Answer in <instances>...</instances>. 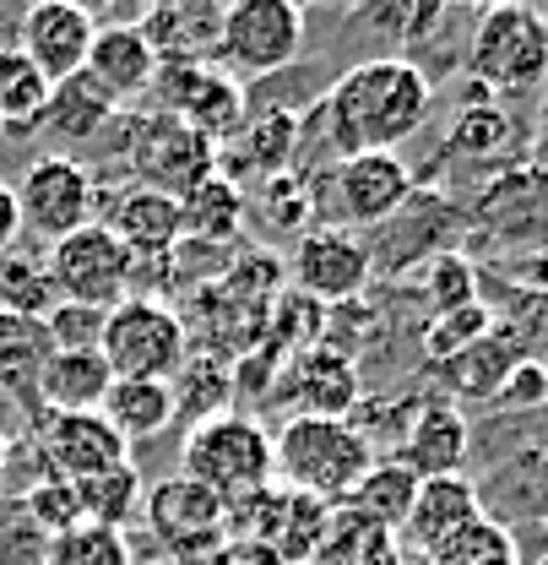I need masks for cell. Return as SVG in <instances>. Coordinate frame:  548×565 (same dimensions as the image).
<instances>
[{
    "instance_id": "cell-52",
    "label": "cell",
    "mask_w": 548,
    "mask_h": 565,
    "mask_svg": "<svg viewBox=\"0 0 548 565\" xmlns=\"http://www.w3.org/2000/svg\"><path fill=\"white\" fill-rule=\"evenodd\" d=\"M533 565H548V555H538V561H533Z\"/></svg>"
},
{
    "instance_id": "cell-35",
    "label": "cell",
    "mask_w": 548,
    "mask_h": 565,
    "mask_svg": "<svg viewBox=\"0 0 548 565\" xmlns=\"http://www.w3.org/2000/svg\"><path fill=\"white\" fill-rule=\"evenodd\" d=\"M391 561H397V539L386 527L353 516L347 505H332V522H326L315 565H391Z\"/></svg>"
},
{
    "instance_id": "cell-1",
    "label": "cell",
    "mask_w": 548,
    "mask_h": 565,
    "mask_svg": "<svg viewBox=\"0 0 548 565\" xmlns=\"http://www.w3.org/2000/svg\"><path fill=\"white\" fill-rule=\"evenodd\" d=\"M434 109V82L408 55H375L347 66L326 98L315 104V120L326 126V141L337 158L358 152H397L402 141L423 131Z\"/></svg>"
},
{
    "instance_id": "cell-43",
    "label": "cell",
    "mask_w": 548,
    "mask_h": 565,
    "mask_svg": "<svg viewBox=\"0 0 548 565\" xmlns=\"http://www.w3.org/2000/svg\"><path fill=\"white\" fill-rule=\"evenodd\" d=\"M527 359H544L548 364V294H533V288H511V299H505V310L494 316Z\"/></svg>"
},
{
    "instance_id": "cell-4",
    "label": "cell",
    "mask_w": 548,
    "mask_h": 565,
    "mask_svg": "<svg viewBox=\"0 0 548 565\" xmlns=\"http://www.w3.org/2000/svg\"><path fill=\"white\" fill-rule=\"evenodd\" d=\"M98 353L115 381H174L180 364L191 359V332L174 305L131 294L104 316Z\"/></svg>"
},
{
    "instance_id": "cell-11",
    "label": "cell",
    "mask_w": 548,
    "mask_h": 565,
    "mask_svg": "<svg viewBox=\"0 0 548 565\" xmlns=\"http://www.w3.org/2000/svg\"><path fill=\"white\" fill-rule=\"evenodd\" d=\"M152 109L185 120L191 131H202L217 152L245 131V87L223 66H163L152 82Z\"/></svg>"
},
{
    "instance_id": "cell-20",
    "label": "cell",
    "mask_w": 548,
    "mask_h": 565,
    "mask_svg": "<svg viewBox=\"0 0 548 565\" xmlns=\"http://www.w3.org/2000/svg\"><path fill=\"white\" fill-rule=\"evenodd\" d=\"M468 446H473V429L462 419V408H451L445 397H423V408L412 414L408 435L391 457L412 479H445V473H462Z\"/></svg>"
},
{
    "instance_id": "cell-53",
    "label": "cell",
    "mask_w": 548,
    "mask_h": 565,
    "mask_svg": "<svg viewBox=\"0 0 548 565\" xmlns=\"http://www.w3.org/2000/svg\"><path fill=\"white\" fill-rule=\"evenodd\" d=\"M544 419H548V403H544Z\"/></svg>"
},
{
    "instance_id": "cell-46",
    "label": "cell",
    "mask_w": 548,
    "mask_h": 565,
    "mask_svg": "<svg viewBox=\"0 0 548 565\" xmlns=\"http://www.w3.org/2000/svg\"><path fill=\"white\" fill-rule=\"evenodd\" d=\"M50 327V343L55 349H98V332H104V310H87V305H55L44 316Z\"/></svg>"
},
{
    "instance_id": "cell-44",
    "label": "cell",
    "mask_w": 548,
    "mask_h": 565,
    "mask_svg": "<svg viewBox=\"0 0 548 565\" xmlns=\"http://www.w3.org/2000/svg\"><path fill=\"white\" fill-rule=\"evenodd\" d=\"M364 28H375V33H391L397 44H423L440 22H445V6H369L364 17H358Z\"/></svg>"
},
{
    "instance_id": "cell-51",
    "label": "cell",
    "mask_w": 548,
    "mask_h": 565,
    "mask_svg": "<svg viewBox=\"0 0 548 565\" xmlns=\"http://www.w3.org/2000/svg\"><path fill=\"white\" fill-rule=\"evenodd\" d=\"M391 565H434V561H429V555H412V550H402V544H397V561H391Z\"/></svg>"
},
{
    "instance_id": "cell-6",
    "label": "cell",
    "mask_w": 548,
    "mask_h": 565,
    "mask_svg": "<svg viewBox=\"0 0 548 565\" xmlns=\"http://www.w3.org/2000/svg\"><path fill=\"white\" fill-rule=\"evenodd\" d=\"M418 191V174L397 152H358V158H337L326 169V202H321V228H380L408 207Z\"/></svg>"
},
{
    "instance_id": "cell-50",
    "label": "cell",
    "mask_w": 548,
    "mask_h": 565,
    "mask_svg": "<svg viewBox=\"0 0 548 565\" xmlns=\"http://www.w3.org/2000/svg\"><path fill=\"white\" fill-rule=\"evenodd\" d=\"M6 479H11V435L0 429V484H6Z\"/></svg>"
},
{
    "instance_id": "cell-42",
    "label": "cell",
    "mask_w": 548,
    "mask_h": 565,
    "mask_svg": "<svg viewBox=\"0 0 548 565\" xmlns=\"http://www.w3.org/2000/svg\"><path fill=\"white\" fill-rule=\"evenodd\" d=\"M494 327V310L488 305H462V310H445V316H434L429 327H423V359L429 364H440V359H451V353L473 349L483 332Z\"/></svg>"
},
{
    "instance_id": "cell-19",
    "label": "cell",
    "mask_w": 548,
    "mask_h": 565,
    "mask_svg": "<svg viewBox=\"0 0 548 565\" xmlns=\"http://www.w3.org/2000/svg\"><path fill=\"white\" fill-rule=\"evenodd\" d=\"M483 516V490L468 473H445V479H418L412 511L397 533V544L412 555H434L445 539H456L468 522Z\"/></svg>"
},
{
    "instance_id": "cell-5",
    "label": "cell",
    "mask_w": 548,
    "mask_h": 565,
    "mask_svg": "<svg viewBox=\"0 0 548 565\" xmlns=\"http://www.w3.org/2000/svg\"><path fill=\"white\" fill-rule=\"evenodd\" d=\"M468 71L488 93H533L548 82V17L538 6H488L468 39Z\"/></svg>"
},
{
    "instance_id": "cell-45",
    "label": "cell",
    "mask_w": 548,
    "mask_h": 565,
    "mask_svg": "<svg viewBox=\"0 0 548 565\" xmlns=\"http://www.w3.org/2000/svg\"><path fill=\"white\" fill-rule=\"evenodd\" d=\"M499 408H511V414H544L548 403V364L544 359H522L511 375H505V386H499V397H494Z\"/></svg>"
},
{
    "instance_id": "cell-36",
    "label": "cell",
    "mask_w": 548,
    "mask_h": 565,
    "mask_svg": "<svg viewBox=\"0 0 548 565\" xmlns=\"http://www.w3.org/2000/svg\"><path fill=\"white\" fill-rule=\"evenodd\" d=\"M429 561L434 565H522V555H516V533L483 511L479 522H468L456 539H445Z\"/></svg>"
},
{
    "instance_id": "cell-16",
    "label": "cell",
    "mask_w": 548,
    "mask_h": 565,
    "mask_svg": "<svg viewBox=\"0 0 548 565\" xmlns=\"http://www.w3.org/2000/svg\"><path fill=\"white\" fill-rule=\"evenodd\" d=\"M282 397L293 403V414H310V419H353V408L364 403V375L343 349L315 343L293 353L282 375Z\"/></svg>"
},
{
    "instance_id": "cell-15",
    "label": "cell",
    "mask_w": 548,
    "mask_h": 565,
    "mask_svg": "<svg viewBox=\"0 0 548 565\" xmlns=\"http://www.w3.org/2000/svg\"><path fill=\"white\" fill-rule=\"evenodd\" d=\"M93 33H98V17L71 6V0H39L22 11L17 22V50L44 71L50 82H66L87 66V50H93Z\"/></svg>"
},
{
    "instance_id": "cell-22",
    "label": "cell",
    "mask_w": 548,
    "mask_h": 565,
    "mask_svg": "<svg viewBox=\"0 0 548 565\" xmlns=\"http://www.w3.org/2000/svg\"><path fill=\"white\" fill-rule=\"evenodd\" d=\"M87 76L115 98V104H137L152 93L158 82V55L147 50V39L137 33V22H109L93 33V50H87Z\"/></svg>"
},
{
    "instance_id": "cell-24",
    "label": "cell",
    "mask_w": 548,
    "mask_h": 565,
    "mask_svg": "<svg viewBox=\"0 0 548 565\" xmlns=\"http://www.w3.org/2000/svg\"><path fill=\"white\" fill-rule=\"evenodd\" d=\"M115 386L98 349H55L39 375V414H98L104 392Z\"/></svg>"
},
{
    "instance_id": "cell-28",
    "label": "cell",
    "mask_w": 548,
    "mask_h": 565,
    "mask_svg": "<svg viewBox=\"0 0 548 565\" xmlns=\"http://www.w3.org/2000/svg\"><path fill=\"white\" fill-rule=\"evenodd\" d=\"M50 327L44 321H28V316H6L0 310V397H22L33 414H39V375L50 364Z\"/></svg>"
},
{
    "instance_id": "cell-54",
    "label": "cell",
    "mask_w": 548,
    "mask_h": 565,
    "mask_svg": "<svg viewBox=\"0 0 548 565\" xmlns=\"http://www.w3.org/2000/svg\"><path fill=\"white\" fill-rule=\"evenodd\" d=\"M0 403H6V397H0Z\"/></svg>"
},
{
    "instance_id": "cell-27",
    "label": "cell",
    "mask_w": 548,
    "mask_h": 565,
    "mask_svg": "<svg viewBox=\"0 0 548 565\" xmlns=\"http://www.w3.org/2000/svg\"><path fill=\"white\" fill-rule=\"evenodd\" d=\"M245 191H239V180L234 174H223V169H212L202 174L185 196H180V228H185V239H202V245H228L239 228H245Z\"/></svg>"
},
{
    "instance_id": "cell-17",
    "label": "cell",
    "mask_w": 548,
    "mask_h": 565,
    "mask_svg": "<svg viewBox=\"0 0 548 565\" xmlns=\"http://www.w3.org/2000/svg\"><path fill=\"white\" fill-rule=\"evenodd\" d=\"M473 223L505 245H548V163L499 174L473 207Z\"/></svg>"
},
{
    "instance_id": "cell-49",
    "label": "cell",
    "mask_w": 548,
    "mask_h": 565,
    "mask_svg": "<svg viewBox=\"0 0 548 565\" xmlns=\"http://www.w3.org/2000/svg\"><path fill=\"white\" fill-rule=\"evenodd\" d=\"M228 565H282L267 544H228Z\"/></svg>"
},
{
    "instance_id": "cell-47",
    "label": "cell",
    "mask_w": 548,
    "mask_h": 565,
    "mask_svg": "<svg viewBox=\"0 0 548 565\" xmlns=\"http://www.w3.org/2000/svg\"><path fill=\"white\" fill-rule=\"evenodd\" d=\"M516 288L548 294V245H538L533 256H522V262H516Z\"/></svg>"
},
{
    "instance_id": "cell-14",
    "label": "cell",
    "mask_w": 548,
    "mask_h": 565,
    "mask_svg": "<svg viewBox=\"0 0 548 565\" xmlns=\"http://www.w3.org/2000/svg\"><path fill=\"white\" fill-rule=\"evenodd\" d=\"M137 33L163 66H217L223 6L217 0H158L137 17Z\"/></svg>"
},
{
    "instance_id": "cell-41",
    "label": "cell",
    "mask_w": 548,
    "mask_h": 565,
    "mask_svg": "<svg viewBox=\"0 0 548 565\" xmlns=\"http://www.w3.org/2000/svg\"><path fill=\"white\" fill-rule=\"evenodd\" d=\"M315 196H310V174H277L267 180V191H261V223L277 228V234H310L315 223Z\"/></svg>"
},
{
    "instance_id": "cell-7",
    "label": "cell",
    "mask_w": 548,
    "mask_h": 565,
    "mask_svg": "<svg viewBox=\"0 0 548 565\" xmlns=\"http://www.w3.org/2000/svg\"><path fill=\"white\" fill-rule=\"evenodd\" d=\"M17 196V217H22V234H33L44 250L61 245L66 234L98 223V185L93 174L71 158V152H44L22 169V180L11 185Z\"/></svg>"
},
{
    "instance_id": "cell-10",
    "label": "cell",
    "mask_w": 548,
    "mask_h": 565,
    "mask_svg": "<svg viewBox=\"0 0 548 565\" xmlns=\"http://www.w3.org/2000/svg\"><path fill=\"white\" fill-rule=\"evenodd\" d=\"M126 163L137 174V185H152V191H169V196H185L202 174L217 169V147L191 131L185 120L163 115V109H147L131 120L126 131Z\"/></svg>"
},
{
    "instance_id": "cell-40",
    "label": "cell",
    "mask_w": 548,
    "mask_h": 565,
    "mask_svg": "<svg viewBox=\"0 0 548 565\" xmlns=\"http://www.w3.org/2000/svg\"><path fill=\"white\" fill-rule=\"evenodd\" d=\"M511 147V120L505 109L494 104H468L456 120H451V137H445V158H494Z\"/></svg>"
},
{
    "instance_id": "cell-23",
    "label": "cell",
    "mask_w": 548,
    "mask_h": 565,
    "mask_svg": "<svg viewBox=\"0 0 548 565\" xmlns=\"http://www.w3.org/2000/svg\"><path fill=\"white\" fill-rule=\"evenodd\" d=\"M109 234H115L137 262L141 256H169V250L185 239V228H180V196L152 191V185L120 191L115 207H109Z\"/></svg>"
},
{
    "instance_id": "cell-25",
    "label": "cell",
    "mask_w": 548,
    "mask_h": 565,
    "mask_svg": "<svg viewBox=\"0 0 548 565\" xmlns=\"http://www.w3.org/2000/svg\"><path fill=\"white\" fill-rule=\"evenodd\" d=\"M115 120H120V104H115L87 71H76V76L50 87V104H44L39 131H50L55 141L76 147V141H98Z\"/></svg>"
},
{
    "instance_id": "cell-26",
    "label": "cell",
    "mask_w": 548,
    "mask_h": 565,
    "mask_svg": "<svg viewBox=\"0 0 548 565\" xmlns=\"http://www.w3.org/2000/svg\"><path fill=\"white\" fill-rule=\"evenodd\" d=\"M299 141H304V120L293 109H267L256 120H245V131L234 137V152H217V169H256L261 180H277L293 169L299 158Z\"/></svg>"
},
{
    "instance_id": "cell-29",
    "label": "cell",
    "mask_w": 548,
    "mask_h": 565,
    "mask_svg": "<svg viewBox=\"0 0 548 565\" xmlns=\"http://www.w3.org/2000/svg\"><path fill=\"white\" fill-rule=\"evenodd\" d=\"M98 414L115 424V435H120L126 446H137V440L163 435L180 408H174V386H169V381H115V386L104 392V408H98Z\"/></svg>"
},
{
    "instance_id": "cell-39",
    "label": "cell",
    "mask_w": 548,
    "mask_h": 565,
    "mask_svg": "<svg viewBox=\"0 0 548 565\" xmlns=\"http://www.w3.org/2000/svg\"><path fill=\"white\" fill-rule=\"evenodd\" d=\"M17 511L44 533V539H55V533H66L82 522V505H76V484L66 479H55V473H39V479H28L22 494H17Z\"/></svg>"
},
{
    "instance_id": "cell-31",
    "label": "cell",
    "mask_w": 548,
    "mask_h": 565,
    "mask_svg": "<svg viewBox=\"0 0 548 565\" xmlns=\"http://www.w3.org/2000/svg\"><path fill=\"white\" fill-rule=\"evenodd\" d=\"M141 500H147V479L137 473V462H120V468H104V473H93V479H76L82 522L109 527V533H126V527L137 522Z\"/></svg>"
},
{
    "instance_id": "cell-32",
    "label": "cell",
    "mask_w": 548,
    "mask_h": 565,
    "mask_svg": "<svg viewBox=\"0 0 548 565\" xmlns=\"http://www.w3.org/2000/svg\"><path fill=\"white\" fill-rule=\"evenodd\" d=\"M277 490H282V484H277ZM326 522H332V505H326V500L282 490V500H277V527H272V539H267V550H272L282 565H315L321 539H326Z\"/></svg>"
},
{
    "instance_id": "cell-8",
    "label": "cell",
    "mask_w": 548,
    "mask_h": 565,
    "mask_svg": "<svg viewBox=\"0 0 548 565\" xmlns=\"http://www.w3.org/2000/svg\"><path fill=\"white\" fill-rule=\"evenodd\" d=\"M44 267H50V282L61 294V305H87V310H115L120 299H131V250L109 234V223H87L66 234L61 245L44 250Z\"/></svg>"
},
{
    "instance_id": "cell-12",
    "label": "cell",
    "mask_w": 548,
    "mask_h": 565,
    "mask_svg": "<svg viewBox=\"0 0 548 565\" xmlns=\"http://www.w3.org/2000/svg\"><path fill=\"white\" fill-rule=\"evenodd\" d=\"M28 446H33L39 468L66 479V484L131 462V446L115 435V424L104 414H33Z\"/></svg>"
},
{
    "instance_id": "cell-21",
    "label": "cell",
    "mask_w": 548,
    "mask_h": 565,
    "mask_svg": "<svg viewBox=\"0 0 548 565\" xmlns=\"http://www.w3.org/2000/svg\"><path fill=\"white\" fill-rule=\"evenodd\" d=\"M522 359H527L522 343L494 321L473 349L451 353V359H440V364H429V375L445 386V403H451V408H456V403H494L499 386H505V375H511Z\"/></svg>"
},
{
    "instance_id": "cell-2",
    "label": "cell",
    "mask_w": 548,
    "mask_h": 565,
    "mask_svg": "<svg viewBox=\"0 0 548 565\" xmlns=\"http://www.w3.org/2000/svg\"><path fill=\"white\" fill-rule=\"evenodd\" d=\"M375 451L364 446V435L347 419H310V414H288L272 435V468L282 490L315 494L326 505H343L353 484L369 473Z\"/></svg>"
},
{
    "instance_id": "cell-9",
    "label": "cell",
    "mask_w": 548,
    "mask_h": 565,
    "mask_svg": "<svg viewBox=\"0 0 548 565\" xmlns=\"http://www.w3.org/2000/svg\"><path fill=\"white\" fill-rule=\"evenodd\" d=\"M304 28H310V17L293 0H234V6H223L217 66L239 71V76H272L299 61Z\"/></svg>"
},
{
    "instance_id": "cell-18",
    "label": "cell",
    "mask_w": 548,
    "mask_h": 565,
    "mask_svg": "<svg viewBox=\"0 0 548 565\" xmlns=\"http://www.w3.org/2000/svg\"><path fill=\"white\" fill-rule=\"evenodd\" d=\"M141 516H147L152 539L169 555H180L191 544H206V539H223V500L202 490V484H191L185 473H169V479L147 484Z\"/></svg>"
},
{
    "instance_id": "cell-3",
    "label": "cell",
    "mask_w": 548,
    "mask_h": 565,
    "mask_svg": "<svg viewBox=\"0 0 548 565\" xmlns=\"http://www.w3.org/2000/svg\"><path fill=\"white\" fill-rule=\"evenodd\" d=\"M180 473L191 484L212 490L223 505L239 494H256L277 484L272 468V429L250 414H212V419L191 424L185 446H180Z\"/></svg>"
},
{
    "instance_id": "cell-37",
    "label": "cell",
    "mask_w": 548,
    "mask_h": 565,
    "mask_svg": "<svg viewBox=\"0 0 548 565\" xmlns=\"http://www.w3.org/2000/svg\"><path fill=\"white\" fill-rule=\"evenodd\" d=\"M479 282H483L479 262L462 256V250H434L423 262V299H429L434 316L462 310V305H479Z\"/></svg>"
},
{
    "instance_id": "cell-48",
    "label": "cell",
    "mask_w": 548,
    "mask_h": 565,
    "mask_svg": "<svg viewBox=\"0 0 548 565\" xmlns=\"http://www.w3.org/2000/svg\"><path fill=\"white\" fill-rule=\"evenodd\" d=\"M17 239H22V217H17V196H11V185L0 180V256H6V250H17Z\"/></svg>"
},
{
    "instance_id": "cell-33",
    "label": "cell",
    "mask_w": 548,
    "mask_h": 565,
    "mask_svg": "<svg viewBox=\"0 0 548 565\" xmlns=\"http://www.w3.org/2000/svg\"><path fill=\"white\" fill-rule=\"evenodd\" d=\"M50 76L33 66L17 44H0V131H39L44 104H50Z\"/></svg>"
},
{
    "instance_id": "cell-34",
    "label": "cell",
    "mask_w": 548,
    "mask_h": 565,
    "mask_svg": "<svg viewBox=\"0 0 548 565\" xmlns=\"http://www.w3.org/2000/svg\"><path fill=\"white\" fill-rule=\"evenodd\" d=\"M61 305L50 267H44V250H6L0 256V310L6 316H28V321H44L50 310Z\"/></svg>"
},
{
    "instance_id": "cell-30",
    "label": "cell",
    "mask_w": 548,
    "mask_h": 565,
    "mask_svg": "<svg viewBox=\"0 0 548 565\" xmlns=\"http://www.w3.org/2000/svg\"><path fill=\"white\" fill-rule=\"evenodd\" d=\"M412 494H418V479H412L408 468H402L397 457H375L369 473L353 484V494H347L343 505L353 516H364V522H375V527H386V533L397 539L412 511Z\"/></svg>"
},
{
    "instance_id": "cell-38",
    "label": "cell",
    "mask_w": 548,
    "mask_h": 565,
    "mask_svg": "<svg viewBox=\"0 0 548 565\" xmlns=\"http://www.w3.org/2000/svg\"><path fill=\"white\" fill-rule=\"evenodd\" d=\"M44 565H137V555H131V539H126V533L76 522V527H66V533L50 539Z\"/></svg>"
},
{
    "instance_id": "cell-13",
    "label": "cell",
    "mask_w": 548,
    "mask_h": 565,
    "mask_svg": "<svg viewBox=\"0 0 548 565\" xmlns=\"http://www.w3.org/2000/svg\"><path fill=\"white\" fill-rule=\"evenodd\" d=\"M288 273H293V294L315 299L321 310L353 305L375 278L369 245L358 234H347V228H321V223L310 234H299V245L288 256Z\"/></svg>"
}]
</instances>
